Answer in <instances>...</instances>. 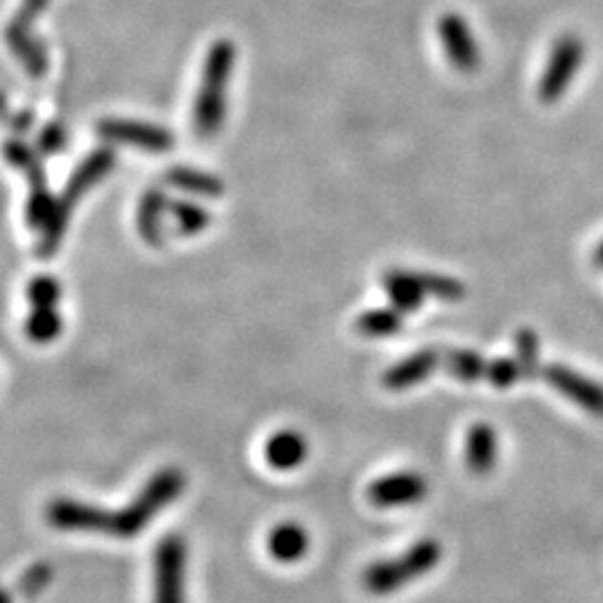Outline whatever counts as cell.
<instances>
[{"instance_id":"1","label":"cell","mask_w":603,"mask_h":603,"mask_svg":"<svg viewBox=\"0 0 603 603\" xmlns=\"http://www.w3.org/2000/svg\"><path fill=\"white\" fill-rule=\"evenodd\" d=\"M186 477L177 470H164L147 481L143 492L123 510L108 512L74 499H57L48 505V523L65 532H101L114 539H132L147 528L160 512L180 499Z\"/></svg>"},{"instance_id":"2","label":"cell","mask_w":603,"mask_h":603,"mask_svg":"<svg viewBox=\"0 0 603 603\" xmlns=\"http://www.w3.org/2000/svg\"><path fill=\"white\" fill-rule=\"evenodd\" d=\"M235 68V45L226 39L217 41L206 57L200 94L195 99L193 125L200 139H211L222 130L226 116V88Z\"/></svg>"},{"instance_id":"3","label":"cell","mask_w":603,"mask_h":603,"mask_svg":"<svg viewBox=\"0 0 603 603\" xmlns=\"http://www.w3.org/2000/svg\"><path fill=\"white\" fill-rule=\"evenodd\" d=\"M112 166H114V153L110 147H101V150H94V153L88 160H83L81 166L72 173L65 191L61 193L59 200H54L52 215H50L48 224L43 226V239L39 244L41 257L54 255L57 246L63 239V233L68 228L74 206L81 202V197L90 188H94L112 171Z\"/></svg>"},{"instance_id":"4","label":"cell","mask_w":603,"mask_h":603,"mask_svg":"<svg viewBox=\"0 0 603 603\" xmlns=\"http://www.w3.org/2000/svg\"><path fill=\"white\" fill-rule=\"evenodd\" d=\"M442 559V548L436 539H420L398 559L376 561L365 570L362 583L371 594L398 592L405 583H411L429 574Z\"/></svg>"},{"instance_id":"5","label":"cell","mask_w":603,"mask_h":603,"mask_svg":"<svg viewBox=\"0 0 603 603\" xmlns=\"http://www.w3.org/2000/svg\"><path fill=\"white\" fill-rule=\"evenodd\" d=\"M583 41L576 34H563L552 45L539 81V99L543 103H556L568 92L583 63Z\"/></svg>"},{"instance_id":"6","label":"cell","mask_w":603,"mask_h":603,"mask_svg":"<svg viewBox=\"0 0 603 603\" xmlns=\"http://www.w3.org/2000/svg\"><path fill=\"white\" fill-rule=\"evenodd\" d=\"M50 6V0H23L12 25L8 28V43L14 57L23 63L25 72L34 79L43 76L48 70L45 48L34 37V23L39 14Z\"/></svg>"},{"instance_id":"7","label":"cell","mask_w":603,"mask_h":603,"mask_svg":"<svg viewBox=\"0 0 603 603\" xmlns=\"http://www.w3.org/2000/svg\"><path fill=\"white\" fill-rule=\"evenodd\" d=\"M186 541L168 534L155 550V603H186Z\"/></svg>"},{"instance_id":"8","label":"cell","mask_w":603,"mask_h":603,"mask_svg":"<svg viewBox=\"0 0 603 603\" xmlns=\"http://www.w3.org/2000/svg\"><path fill=\"white\" fill-rule=\"evenodd\" d=\"M6 157L12 166L21 168L28 175L30 182V204H28V222L34 228H43L52 215L54 200L48 193L45 184V173L39 162V157L32 153V147H28L23 141H8L6 145Z\"/></svg>"},{"instance_id":"9","label":"cell","mask_w":603,"mask_h":603,"mask_svg":"<svg viewBox=\"0 0 603 603\" xmlns=\"http://www.w3.org/2000/svg\"><path fill=\"white\" fill-rule=\"evenodd\" d=\"M96 132L101 139L110 143H123L132 145L145 153H168L175 145V136L171 130L143 121H130V119H103L96 125Z\"/></svg>"},{"instance_id":"10","label":"cell","mask_w":603,"mask_h":603,"mask_svg":"<svg viewBox=\"0 0 603 603\" xmlns=\"http://www.w3.org/2000/svg\"><path fill=\"white\" fill-rule=\"evenodd\" d=\"M438 39L444 48L449 63L457 70L472 74L481 65V48L466 21V17L457 12H447L438 19L436 25Z\"/></svg>"},{"instance_id":"11","label":"cell","mask_w":603,"mask_h":603,"mask_svg":"<svg viewBox=\"0 0 603 603\" xmlns=\"http://www.w3.org/2000/svg\"><path fill=\"white\" fill-rule=\"evenodd\" d=\"M541 376L548 385H552L561 396L585 409L587 413L603 418V385L594 382L587 376L565 367V365H545Z\"/></svg>"},{"instance_id":"12","label":"cell","mask_w":603,"mask_h":603,"mask_svg":"<svg viewBox=\"0 0 603 603\" xmlns=\"http://www.w3.org/2000/svg\"><path fill=\"white\" fill-rule=\"evenodd\" d=\"M429 492L427 481L418 472H396L376 479L369 490V503L376 508H407L420 503Z\"/></svg>"},{"instance_id":"13","label":"cell","mask_w":603,"mask_h":603,"mask_svg":"<svg viewBox=\"0 0 603 603\" xmlns=\"http://www.w3.org/2000/svg\"><path fill=\"white\" fill-rule=\"evenodd\" d=\"M438 365H440V354L436 349L416 351V354L407 356L405 360L396 362L389 371H385L382 385L391 391L411 389V387L420 385L422 380H427Z\"/></svg>"},{"instance_id":"14","label":"cell","mask_w":603,"mask_h":603,"mask_svg":"<svg viewBox=\"0 0 603 603\" xmlns=\"http://www.w3.org/2000/svg\"><path fill=\"white\" fill-rule=\"evenodd\" d=\"M307 454H309L307 438L293 429H284V431L273 433L264 447L266 463L277 472L297 470L302 463L307 461Z\"/></svg>"},{"instance_id":"15","label":"cell","mask_w":603,"mask_h":603,"mask_svg":"<svg viewBox=\"0 0 603 603\" xmlns=\"http://www.w3.org/2000/svg\"><path fill=\"white\" fill-rule=\"evenodd\" d=\"M499 461V433L490 422L472 425L466 440V463L472 474L486 477Z\"/></svg>"},{"instance_id":"16","label":"cell","mask_w":603,"mask_h":603,"mask_svg":"<svg viewBox=\"0 0 603 603\" xmlns=\"http://www.w3.org/2000/svg\"><path fill=\"white\" fill-rule=\"evenodd\" d=\"M309 532L297 523H279L268 534V552L279 563H295L309 552Z\"/></svg>"},{"instance_id":"17","label":"cell","mask_w":603,"mask_h":603,"mask_svg":"<svg viewBox=\"0 0 603 603\" xmlns=\"http://www.w3.org/2000/svg\"><path fill=\"white\" fill-rule=\"evenodd\" d=\"M168 211V202L162 191H147L139 204L136 228L145 244L160 246L164 242V217Z\"/></svg>"},{"instance_id":"18","label":"cell","mask_w":603,"mask_h":603,"mask_svg":"<svg viewBox=\"0 0 603 603\" xmlns=\"http://www.w3.org/2000/svg\"><path fill=\"white\" fill-rule=\"evenodd\" d=\"M385 290L389 295V299L394 302V309H398L400 314H413L422 307L425 302V293L416 279L413 270H389L382 277Z\"/></svg>"},{"instance_id":"19","label":"cell","mask_w":603,"mask_h":603,"mask_svg":"<svg viewBox=\"0 0 603 603\" xmlns=\"http://www.w3.org/2000/svg\"><path fill=\"white\" fill-rule=\"evenodd\" d=\"M440 362L451 378L461 382H479L488 374V360L472 349H449L440 356Z\"/></svg>"},{"instance_id":"20","label":"cell","mask_w":603,"mask_h":603,"mask_svg":"<svg viewBox=\"0 0 603 603\" xmlns=\"http://www.w3.org/2000/svg\"><path fill=\"white\" fill-rule=\"evenodd\" d=\"M168 184L188 193V195H197V197H208V200H217L224 193V184L208 173L202 171H193V168H173L168 171Z\"/></svg>"},{"instance_id":"21","label":"cell","mask_w":603,"mask_h":603,"mask_svg":"<svg viewBox=\"0 0 603 603\" xmlns=\"http://www.w3.org/2000/svg\"><path fill=\"white\" fill-rule=\"evenodd\" d=\"M356 329L367 338H387L402 329V316L398 309H374L358 318Z\"/></svg>"},{"instance_id":"22","label":"cell","mask_w":603,"mask_h":603,"mask_svg":"<svg viewBox=\"0 0 603 603\" xmlns=\"http://www.w3.org/2000/svg\"><path fill=\"white\" fill-rule=\"evenodd\" d=\"M61 331H63V320H61L57 307H52V309H32V314H30V318L25 323V334L37 345L52 343Z\"/></svg>"},{"instance_id":"23","label":"cell","mask_w":603,"mask_h":603,"mask_svg":"<svg viewBox=\"0 0 603 603\" xmlns=\"http://www.w3.org/2000/svg\"><path fill=\"white\" fill-rule=\"evenodd\" d=\"M416 279L427 297H438L447 302H457L466 297V284L449 277V275H438V273H416Z\"/></svg>"},{"instance_id":"24","label":"cell","mask_w":603,"mask_h":603,"mask_svg":"<svg viewBox=\"0 0 603 603\" xmlns=\"http://www.w3.org/2000/svg\"><path fill=\"white\" fill-rule=\"evenodd\" d=\"M517 365L521 371V380L523 378H536L541 374V354H539V338L532 329H521L517 334Z\"/></svg>"},{"instance_id":"25","label":"cell","mask_w":603,"mask_h":603,"mask_svg":"<svg viewBox=\"0 0 603 603\" xmlns=\"http://www.w3.org/2000/svg\"><path fill=\"white\" fill-rule=\"evenodd\" d=\"M63 290L57 277L52 275H39L28 286V299L32 309H52L59 305Z\"/></svg>"},{"instance_id":"26","label":"cell","mask_w":603,"mask_h":603,"mask_svg":"<svg viewBox=\"0 0 603 603\" xmlns=\"http://www.w3.org/2000/svg\"><path fill=\"white\" fill-rule=\"evenodd\" d=\"M171 211L175 213L177 228L184 235H197L200 231H204L211 224V215L195 202H175L171 206Z\"/></svg>"},{"instance_id":"27","label":"cell","mask_w":603,"mask_h":603,"mask_svg":"<svg viewBox=\"0 0 603 603\" xmlns=\"http://www.w3.org/2000/svg\"><path fill=\"white\" fill-rule=\"evenodd\" d=\"M486 380L497 387V389H508L514 382L521 380V371L517 360L512 358H497V360H488V374Z\"/></svg>"},{"instance_id":"28","label":"cell","mask_w":603,"mask_h":603,"mask_svg":"<svg viewBox=\"0 0 603 603\" xmlns=\"http://www.w3.org/2000/svg\"><path fill=\"white\" fill-rule=\"evenodd\" d=\"M65 139H68L65 130H63L61 125H57V123H54V125H48V127L41 132L39 147L43 150L45 155H54V153H59V150H63Z\"/></svg>"},{"instance_id":"29","label":"cell","mask_w":603,"mask_h":603,"mask_svg":"<svg viewBox=\"0 0 603 603\" xmlns=\"http://www.w3.org/2000/svg\"><path fill=\"white\" fill-rule=\"evenodd\" d=\"M594 264L599 268H603V239L596 244V251H594Z\"/></svg>"}]
</instances>
